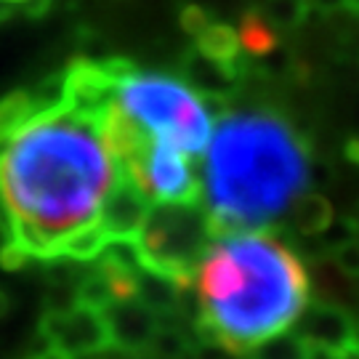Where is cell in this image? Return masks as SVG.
Returning <instances> with one entry per match:
<instances>
[{
    "instance_id": "cell-4",
    "label": "cell",
    "mask_w": 359,
    "mask_h": 359,
    "mask_svg": "<svg viewBox=\"0 0 359 359\" xmlns=\"http://www.w3.org/2000/svg\"><path fill=\"white\" fill-rule=\"evenodd\" d=\"M112 80L104 104L107 128L126 163L144 142H163L189 157L205 152L213 117L205 99L187 83L109 62Z\"/></svg>"
},
{
    "instance_id": "cell-11",
    "label": "cell",
    "mask_w": 359,
    "mask_h": 359,
    "mask_svg": "<svg viewBox=\"0 0 359 359\" xmlns=\"http://www.w3.org/2000/svg\"><path fill=\"white\" fill-rule=\"evenodd\" d=\"M240 48L248 53H271L277 48V32L261 13H245L237 27Z\"/></svg>"
},
{
    "instance_id": "cell-12",
    "label": "cell",
    "mask_w": 359,
    "mask_h": 359,
    "mask_svg": "<svg viewBox=\"0 0 359 359\" xmlns=\"http://www.w3.org/2000/svg\"><path fill=\"white\" fill-rule=\"evenodd\" d=\"M311 11L306 0H266L261 16L269 22L274 29H293L298 27L306 13Z\"/></svg>"
},
{
    "instance_id": "cell-2",
    "label": "cell",
    "mask_w": 359,
    "mask_h": 359,
    "mask_svg": "<svg viewBox=\"0 0 359 359\" xmlns=\"http://www.w3.org/2000/svg\"><path fill=\"white\" fill-rule=\"evenodd\" d=\"M309 152L283 117L240 109L218 120L210 133L200 197L216 231H258L290 216L306 194Z\"/></svg>"
},
{
    "instance_id": "cell-14",
    "label": "cell",
    "mask_w": 359,
    "mask_h": 359,
    "mask_svg": "<svg viewBox=\"0 0 359 359\" xmlns=\"http://www.w3.org/2000/svg\"><path fill=\"white\" fill-rule=\"evenodd\" d=\"M309 8H322V11H335L341 6H348V0H306Z\"/></svg>"
},
{
    "instance_id": "cell-7",
    "label": "cell",
    "mask_w": 359,
    "mask_h": 359,
    "mask_svg": "<svg viewBox=\"0 0 359 359\" xmlns=\"http://www.w3.org/2000/svg\"><path fill=\"white\" fill-rule=\"evenodd\" d=\"M107 330H109V344H117L123 348H147L152 346L157 325H154V311L144 306L142 301L133 298H120L102 309Z\"/></svg>"
},
{
    "instance_id": "cell-6",
    "label": "cell",
    "mask_w": 359,
    "mask_h": 359,
    "mask_svg": "<svg viewBox=\"0 0 359 359\" xmlns=\"http://www.w3.org/2000/svg\"><path fill=\"white\" fill-rule=\"evenodd\" d=\"M46 341L53 351L69 359L75 354L102 351L109 344V330L99 309L77 301V306L62 309L46 317Z\"/></svg>"
},
{
    "instance_id": "cell-13",
    "label": "cell",
    "mask_w": 359,
    "mask_h": 359,
    "mask_svg": "<svg viewBox=\"0 0 359 359\" xmlns=\"http://www.w3.org/2000/svg\"><path fill=\"white\" fill-rule=\"evenodd\" d=\"M258 359H309V346L298 335L285 333L280 338H271L269 344L258 346Z\"/></svg>"
},
{
    "instance_id": "cell-3",
    "label": "cell",
    "mask_w": 359,
    "mask_h": 359,
    "mask_svg": "<svg viewBox=\"0 0 359 359\" xmlns=\"http://www.w3.org/2000/svg\"><path fill=\"white\" fill-rule=\"evenodd\" d=\"M197 301L221 346L256 351L304 317L306 266L266 231H231L210 243L197 266Z\"/></svg>"
},
{
    "instance_id": "cell-10",
    "label": "cell",
    "mask_w": 359,
    "mask_h": 359,
    "mask_svg": "<svg viewBox=\"0 0 359 359\" xmlns=\"http://www.w3.org/2000/svg\"><path fill=\"white\" fill-rule=\"evenodd\" d=\"M187 75H189V80H192L194 86H200V88L221 90L226 83L234 80L237 67L221 65V62H216V59H210V56H205V53H200L194 48V53L187 59Z\"/></svg>"
},
{
    "instance_id": "cell-15",
    "label": "cell",
    "mask_w": 359,
    "mask_h": 359,
    "mask_svg": "<svg viewBox=\"0 0 359 359\" xmlns=\"http://www.w3.org/2000/svg\"><path fill=\"white\" fill-rule=\"evenodd\" d=\"M6 3H13V6H22V3H29V0H6Z\"/></svg>"
},
{
    "instance_id": "cell-8",
    "label": "cell",
    "mask_w": 359,
    "mask_h": 359,
    "mask_svg": "<svg viewBox=\"0 0 359 359\" xmlns=\"http://www.w3.org/2000/svg\"><path fill=\"white\" fill-rule=\"evenodd\" d=\"M354 322L348 320L341 309L333 306H317L306 309L304 317L298 320V338L309 348L317 351H344L354 346Z\"/></svg>"
},
{
    "instance_id": "cell-9",
    "label": "cell",
    "mask_w": 359,
    "mask_h": 359,
    "mask_svg": "<svg viewBox=\"0 0 359 359\" xmlns=\"http://www.w3.org/2000/svg\"><path fill=\"white\" fill-rule=\"evenodd\" d=\"M197 43V51L216 59L221 65L237 67V56H240V38H237V29L226 25H218V22H210V25L194 38Z\"/></svg>"
},
{
    "instance_id": "cell-1",
    "label": "cell",
    "mask_w": 359,
    "mask_h": 359,
    "mask_svg": "<svg viewBox=\"0 0 359 359\" xmlns=\"http://www.w3.org/2000/svg\"><path fill=\"white\" fill-rule=\"evenodd\" d=\"M126 181L104 104L65 93L0 144V208L11 250L35 258H93L107 243L104 208Z\"/></svg>"
},
{
    "instance_id": "cell-5",
    "label": "cell",
    "mask_w": 359,
    "mask_h": 359,
    "mask_svg": "<svg viewBox=\"0 0 359 359\" xmlns=\"http://www.w3.org/2000/svg\"><path fill=\"white\" fill-rule=\"evenodd\" d=\"M126 179L152 205H194L200 194V173L192 157L163 142H144L123 163Z\"/></svg>"
}]
</instances>
